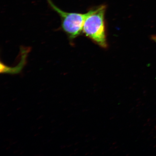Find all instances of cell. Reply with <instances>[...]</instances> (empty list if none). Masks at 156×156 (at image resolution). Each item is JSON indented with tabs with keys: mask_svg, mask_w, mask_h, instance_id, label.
<instances>
[{
	"mask_svg": "<svg viewBox=\"0 0 156 156\" xmlns=\"http://www.w3.org/2000/svg\"><path fill=\"white\" fill-rule=\"evenodd\" d=\"M106 6L102 5L95 9L86 20L83 32L86 36L103 48L107 46L105 24Z\"/></svg>",
	"mask_w": 156,
	"mask_h": 156,
	"instance_id": "6da1fadb",
	"label": "cell"
},
{
	"mask_svg": "<svg viewBox=\"0 0 156 156\" xmlns=\"http://www.w3.org/2000/svg\"><path fill=\"white\" fill-rule=\"evenodd\" d=\"M47 1L51 8L61 17L62 29L71 40L80 34L83 31L86 20L94 12L96 9H91L85 13L67 12L58 8L51 0Z\"/></svg>",
	"mask_w": 156,
	"mask_h": 156,
	"instance_id": "7a4b0ae2",
	"label": "cell"
},
{
	"mask_svg": "<svg viewBox=\"0 0 156 156\" xmlns=\"http://www.w3.org/2000/svg\"><path fill=\"white\" fill-rule=\"evenodd\" d=\"M152 38L154 41L156 43V36H153L152 37Z\"/></svg>",
	"mask_w": 156,
	"mask_h": 156,
	"instance_id": "3957f363",
	"label": "cell"
}]
</instances>
